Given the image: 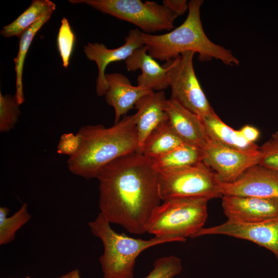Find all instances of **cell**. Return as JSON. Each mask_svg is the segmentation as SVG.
<instances>
[{
	"instance_id": "obj_11",
	"label": "cell",
	"mask_w": 278,
	"mask_h": 278,
	"mask_svg": "<svg viewBox=\"0 0 278 278\" xmlns=\"http://www.w3.org/2000/svg\"><path fill=\"white\" fill-rule=\"evenodd\" d=\"M219 185L222 196L278 200V173L259 164L248 168L235 181H219Z\"/></svg>"
},
{
	"instance_id": "obj_7",
	"label": "cell",
	"mask_w": 278,
	"mask_h": 278,
	"mask_svg": "<svg viewBox=\"0 0 278 278\" xmlns=\"http://www.w3.org/2000/svg\"><path fill=\"white\" fill-rule=\"evenodd\" d=\"M158 170V188L163 201L191 198L211 200L222 196L215 174L203 162L180 169Z\"/></svg>"
},
{
	"instance_id": "obj_9",
	"label": "cell",
	"mask_w": 278,
	"mask_h": 278,
	"mask_svg": "<svg viewBox=\"0 0 278 278\" xmlns=\"http://www.w3.org/2000/svg\"><path fill=\"white\" fill-rule=\"evenodd\" d=\"M202 162L222 183H231L246 170L258 164L259 147L249 150L235 149L210 140L203 149Z\"/></svg>"
},
{
	"instance_id": "obj_5",
	"label": "cell",
	"mask_w": 278,
	"mask_h": 278,
	"mask_svg": "<svg viewBox=\"0 0 278 278\" xmlns=\"http://www.w3.org/2000/svg\"><path fill=\"white\" fill-rule=\"evenodd\" d=\"M203 198H179L163 201L153 212L146 232L156 237H170L177 242L194 238L204 228L207 202Z\"/></svg>"
},
{
	"instance_id": "obj_17",
	"label": "cell",
	"mask_w": 278,
	"mask_h": 278,
	"mask_svg": "<svg viewBox=\"0 0 278 278\" xmlns=\"http://www.w3.org/2000/svg\"><path fill=\"white\" fill-rule=\"evenodd\" d=\"M127 71H141L137 78V85L157 91L169 87L167 70L161 66L148 53L146 45L135 49L125 60Z\"/></svg>"
},
{
	"instance_id": "obj_3",
	"label": "cell",
	"mask_w": 278,
	"mask_h": 278,
	"mask_svg": "<svg viewBox=\"0 0 278 278\" xmlns=\"http://www.w3.org/2000/svg\"><path fill=\"white\" fill-rule=\"evenodd\" d=\"M203 3L202 0L190 1L186 19L173 30L158 35L142 32V40L148 54L166 62L191 51L198 54L201 61L215 59L228 65H238L239 60L229 49L213 42L204 32L200 18Z\"/></svg>"
},
{
	"instance_id": "obj_24",
	"label": "cell",
	"mask_w": 278,
	"mask_h": 278,
	"mask_svg": "<svg viewBox=\"0 0 278 278\" xmlns=\"http://www.w3.org/2000/svg\"><path fill=\"white\" fill-rule=\"evenodd\" d=\"M19 106L14 96L0 93V132H8L15 127L20 114Z\"/></svg>"
},
{
	"instance_id": "obj_32",
	"label": "cell",
	"mask_w": 278,
	"mask_h": 278,
	"mask_svg": "<svg viewBox=\"0 0 278 278\" xmlns=\"http://www.w3.org/2000/svg\"><path fill=\"white\" fill-rule=\"evenodd\" d=\"M24 278H30V277H29V276H26V277H24Z\"/></svg>"
},
{
	"instance_id": "obj_1",
	"label": "cell",
	"mask_w": 278,
	"mask_h": 278,
	"mask_svg": "<svg viewBox=\"0 0 278 278\" xmlns=\"http://www.w3.org/2000/svg\"><path fill=\"white\" fill-rule=\"evenodd\" d=\"M100 214L110 223L141 235L162 201L153 161L135 151L110 162L100 171Z\"/></svg>"
},
{
	"instance_id": "obj_19",
	"label": "cell",
	"mask_w": 278,
	"mask_h": 278,
	"mask_svg": "<svg viewBox=\"0 0 278 278\" xmlns=\"http://www.w3.org/2000/svg\"><path fill=\"white\" fill-rule=\"evenodd\" d=\"M183 144L184 143L173 131L168 120L151 133L140 153L154 160Z\"/></svg>"
},
{
	"instance_id": "obj_10",
	"label": "cell",
	"mask_w": 278,
	"mask_h": 278,
	"mask_svg": "<svg viewBox=\"0 0 278 278\" xmlns=\"http://www.w3.org/2000/svg\"><path fill=\"white\" fill-rule=\"evenodd\" d=\"M207 235H227L251 241L271 251L278 260V215L255 223L227 220L217 225L204 227L194 238Z\"/></svg>"
},
{
	"instance_id": "obj_29",
	"label": "cell",
	"mask_w": 278,
	"mask_h": 278,
	"mask_svg": "<svg viewBox=\"0 0 278 278\" xmlns=\"http://www.w3.org/2000/svg\"><path fill=\"white\" fill-rule=\"evenodd\" d=\"M162 5L178 16L184 14L188 9L186 0H164Z\"/></svg>"
},
{
	"instance_id": "obj_31",
	"label": "cell",
	"mask_w": 278,
	"mask_h": 278,
	"mask_svg": "<svg viewBox=\"0 0 278 278\" xmlns=\"http://www.w3.org/2000/svg\"><path fill=\"white\" fill-rule=\"evenodd\" d=\"M58 278H81L78 270L74 269Z\"/></svg>"
},
{
	"instance_id": "obj_21",
	"label": "cell",
	"mask_w": 278,
	"mask_h": 278,
	"mask_svg": "<svg viewBox=\"0 0 278 278\" xmlns=\"http://www.w3.org/2000/svg\"><path fill=\"white\" fill-rule=\"evenodd\" d=\"M203 157L202 149L184 143L153 161L158 170H171L197 164Z\"/></svg>"
},
{
	"instance_id": "obj_27",
	"label": "cell",
	"mask_w": 278,
	"mask_h": 278,
	"mask_svg": "<svg viewBox=\"0 0 278 278\" xmlns=\"http://www.w3.org/2000/svg\"><path fill=\"white\" fill-rule=\"evenodd\" d=\"M259 165L278 173V130L259 147Z\"/></svg>"
},
{
	"instance_id": "obj_8",
	"label": "cell",
	"mask_w": 278,
	"mask_h": 278,
	"mask_svg": "<svg viewBox=\"0 0 278 278\" xmlns=\"http://www.w3.org/2000/svg\"><path fill=\"white\" fill-rule=\"evenodd\" d=\"M196 53L189 51L166 62L163 66L167 70L169 98L183 107L203 117L214 111L195 74L193 58Z\"/></svg>"
},
{
	"instance_id": "obj_30",
	"label": "cell",
	"mask_w": 278,
	"mask_h": 278,
	"mask_svg": "<svg viewBox=\"0 0 278 278\" xmlns=\"http://www.w3.org/2000/svg\"><path fill=\"white\" fill-rule=\"evenodd\" d=\"M239 130L242 136L250 143H254L259 136L258 130L249 125H246Z\"/></svg>"
},
{
	"instance_id": "obj_14",
	"label": "cell",
	"mask_w": 278,
	"mask_h": 278,
	"mask_svg": "<svg viewBox=\"0 0 278 278\" xmlns=\"http://www.w3.org/2000/svg\"><path fill=\"white\" fill-rule=\"evenodd\" d=\"M164 110L171 127L184 143L202 150L206 147L210 139L199 116L170 99H166Z\"/></svg>"
},
{
	"instance_id": "obj_28",
	"label": "cell",
	"mask_w": 278,
	"mask_h": 278,
	"mask_svg": "<svg viewBox=\"0 0 278 278\" xmlns=\"http://www.w3.org/2000/svg\"><path fill=\"white\" fill-rule=\"evenodd\" d=\"M81 138L77 133H67L62 134L57 145V152L59 154L70 157L75 154L80 145Z\"/></svg>"
},
{
	"instance_id": "obj_15",
	"label": "cell",
	"mask_w": 278,
	"mask_h": 278,
	"mask_svg": "<svg viewBox=\"0 0 278 278\" xmlns=\"http://www.w3.org/2000/svg\"><path fill=\"white\" fill-rule=\"evenodd\" d=\"M105 77L108 86L105 99L114 109V124L132 109L140 98L154 92L148 88L133 85L127 77L119 73L106 74Z\"/></svg>"
},
{
	"instance_id": "obj_20",
	"label": "cell",
	"mask_w": 278,
	"mask_h": 278,
	"mask_svg": "<svg viewBox=\"0 0 278 278\" xmlns=\"http://www.w3.org/2000/svg\"><path fill=\"white\" fill-rule=\"evenodd\" d=\"M56 4L49 0H34L14 21L4 26L1 31L2 36L6 38L20 36L43 16L53 13Z\"/></svg>"
},
{
	"instance_id": "obj_6",
	"label": "cell",
	"mask_w": 278,
	"mask_h": 278,
	"mask_svg": "<svg viewBox=\"0 0 278 278\" xmlns=\"http://www.w3.org/2000/svg\"><path fill=\"white\" fill-rule=\"evenodd\" d=\"M72 4L84 3L103 13L126 21L151 34L170 31L178 16L162 4L140 0H70Z\"/></svg>"
},
{
	"instance_id": "obj_4",
	"label": "cell",
	"mask_w": 278,
	"mask_h": 278,
	"mask_svg": "<svg viewBox=\"0 0 278 278\" xmlns=\"http://www.w3.org/2000/svg\"><path fill=\"white\" fill-rule=\"evenodd\" d=\"M88 224L103 246L99 259L103 278H133L136 259L142 252L158 245L177 242L170 237L154 236L146 240L117 233L100 213Z\"/></svg>"
},
{
	"instance_id": "obj_18",
	"label": "cell",
	"mask_w": 278,
	"mask_h": 278,
	"mask_svg": "<svg viewBox=\"0 0 278 278\" xmlns=\"http://www.w3.org/2000/svg\"><path fill=\"white\" fill-rule=\"evenodd\" d=\"M200 118L210 140L240 150H249L259 147L255 143L247 141L239 130H235L224 123L214 111Z\"/></svg>"
},
{
	"instance_id": "obj_22",
	"label": "cell",
	"mask_w": 278,
	"mask_h": 278,
	"mask_svg": "<svg viewBox=\"0 0 278 278\" xmlns=\"http://www.w3.org/2000/svg\"><path fill=\"white\" fill-rule=\"evenodd\" d=\"M53 13L43 16L35 24L26 30L19 38V47L16 57L14 59L16 74V90L14 97L19 105L25 100L23 86V72L25 57L37 33L50 19Z\"/></svg>"
},
{
	"instance_id": "obj_25",
	"label": "cell",
	"mask_w": 278,
	"mask_h": 278,
	"mask_svg": "<svg viewBox=\"0 0 278 278\" xmlns=\"http://www.w3.org/2000/svg\"><path fill=\"white\" fill-rule=\"evenodd\" d=\"M182 270L181 259L175 255H169L156 259L153 269L144 278H173Z\"/></svg>"
},
{
	"instance_id": "obj_12",
	"label": "cell",
	"mask_w": 278,
	"mask_h": 278,
	"mask_svg": "<svg viewBox=\"0 0 278 278\" xmlns=\"http://www.w3.org/2000/svg\"><path fill=\"white\" fill-rule=\"evenodd\" d=\"M142 32L137 28L130 30L124 44L114 49H109L99 43L89 42L84 45L83 51L86 58L94 61L98 67L96 91L98 96H105L108 89L105 77L107 66L112 62L125 61L135 49L144 45Z\"/></svg>"
},
{
	"instance_id": "obj_2",
	"label": "cell",
	"mask_w": 278,
	"mask_h": 278,
	"mask_svg": "<svg viewBox=\"0 0 278 278\" xmlns=\"http://www.w3.org/2000/svg\"><path fill=\"white\" fill-rule=\"evenodd\" d=\"M77 133L80 145L77 152L68 157L67 167L71 173L86 179L96 178L106 165L138 150L135 114L124 116L109 128L102 125L84 126Z\"/></svg>"
},
{
	"instance_id": "obj_26",
	"label": "cell",
	"mask_w": 278,
	"mask_h": 278,
	"mask_svg": "<svg viewBox=\"0 0 278 278\" xmlns=\"http://www.w3.org/2000/svg\"><path fill=\"white\" fill-rule=\"evenodd\" d=\"M75 42V36L68 21L63 18L57 36L58 49L62 61L63 66L68 67Z\"/></svg>"
},
{
	"instance_id": "obj_16",
	"label": "cell",
	"mask_w": 278,
	"mask_h": 278,
	"mask_svg": "<svg viewBox=\"0 0 278 278\" xmlns=\"http://www.w3.org/2000/svg\"><path fill=\"white\" fill-rule=\"evenodd\" d=\"M163 91L153 92L140 98L135 104L138 148L140 152L147 137L162 123L168 120L164 110L166 100Z\"/></svg>"
},
{
	"instance_id": "obj_23",
	"label": "cell",
	"mask_w": 278,
	"mask_h": 278,
	"mask_svg": "<svg viewBox=\"0 0 278 278\" xmlns=\"http://www.w3.org/2000/svg\"><path fill=\"white\" fill-rule=\"evenodd\" d=\"M9 210L5 206L0 207V245H7L15 239L16 232L31 218L28 205L24 203L10 217Z\"/></svg>"
},
{
	"instance_id": "obj_13",
	"label": "cell",
	"mask_w": 278,
	"mask_h": 278,
	"mask_svg": "<svg viewBox=\"0 0 278 278\" xmlns=\"http://www.w3.org/2000/svg\"><path fill=\"white\" fill-rule=\"evenodd\" d=\"M221 198L227 220L255 223L278 215V200L231 195H223Z\"/></svg>"
}]
</instances>
